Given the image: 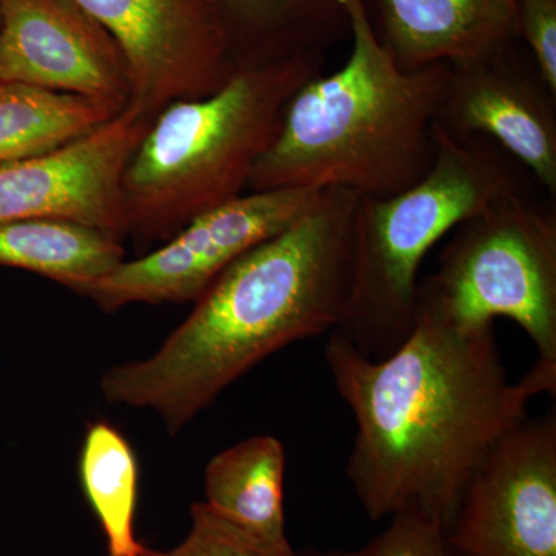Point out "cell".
<instances>
[{"label":"cell","mask_w":556,"mask_h":556,"mask_svg":"<svg viewBox=\"0 0 556 556\" xmlns=\"http://www.w3.org/2000/svg\"><path fill=\"white\" fill-rule=\"evenodd\" d=\"M325 362L356 419L346 477L372 521L413 511L447 530L490 450L533 399L556 394V365L536 358L510 382L493 325L457 327L422 308L387 357L329 332Z\"/></svg>","instance_id":"1"},{"label":"cell","mask_w":556,"mask_h":556,"mask_svg":"<svg viewBox=\"0 0 556 556\" xmlns=\"http://www.w3.org/2000/svg\"><path fill=\"white\" fill-rule=\"evenodd\" d=\"M358 199L325 189L305 215L237 258L152 356L102 375L105 401L150 409L178 434L260 362L334 331L350 299Z\"/></svg>","instance_id":"2"},{"label":"cell","mask_w":556,"mask_h":556,"mask_svg":"<svg viewBox=\"0 0 556 556\" xmlns=\"http://www.w3.org/2000/svg\"><path fill=\"white\" fill-rule=\"evenodd\" d=\"M343 3L350 56L289 101L277 138L252 172L251 192L339 188L382 199L413 188L433 167L450 64L405 72L376 39L362 0Z\"/></svg>","instance_id":"3"},{"label":"cell","mask_w":556,"mask_h":556,"mask_svg":"<svg viewBox=\"0 0 556 556\" xmlns=\"http://www.w3.org/2000/svg\"><path fill=\"white\" fill-rule=\"evenodd\" d=\"M325 56L237 68L204 98L172 102L150 123L127 164V236L169 240L204 212L243 195L300 87L324 73Z\"/></svg>","instance_id":"4"},{"label":"cell","mask_w":556,"mask_h":556,"mask_svg":"<svg viewBox=\"0 0 556 556\" xmlns=\"http://www.w3.org/2000/svg\"><path fill=\"white\" fill-rule=\"evenodd\" d=\"M433 130L437 160L422 181L396 195L358 199L350 299L331 332L375 361L393 353L415 328L417 276L442 237L496 201L544 192L493 139Z\"/></svg>","instance_id":"5"},{"label":"cell","mask_w":556,"mask_h":556,"mask_svg":"<svg viewBox=\"0 0 556 556\" xmlns=\"http://www.w3.org/2000/svg\"><path fill=\"white\" fill-rule=\"evenodd\" d=\"M541 193L482 208L453 229L417 308L463 328L514 320L556 365V206Z\"/></svg>","instance_id":"6"},{"label":"cell","mask_w":556,"mask_h":556,"mask_svg":"<svg viewBox=\"0 0 556 556\" xmlns=\"http://www.w3.org/2000/svg\"><path fill=\"white\" fill-rule=\"evenodd\" d=\"M321 192L273 189L243 193L190 219L155 251L124 260L83 298L102 311L135 303L195 302L237 258L305 215Z\"/></svg>","instance_id":"7"},{"label":"cell","mask_w":556,"mask_h":556,"mask_svg":"<svg viewBox=\"0 0 556 556\" xmlns=\"http://www.w3.org/2000/svg\"><path fill=\"white\" fill-rule=\"evenodd\" d=\"M118 47L129 108L153 119L175 101L222 89L236 65L215 0H73Z\"/></svg>","instance_id":"8"},{"label":"cell","mask_w":556,"mask_h":556,"mask_svg":"<svg viewBox=\"0 0 556 556\" xmlns=\"http://www.w3.org/2000/svg\"><path fill=\"white\" fill-rule=\"evenodd\" d=\"M463 556H556V412L490 450L447 529Z\"/></svg>","instance_id":"9"},{"label":"cell","mask_w":556,"mask_h":556,"mask_svg":"<svg viewBox=\"0 0 556 556\" xmlns=\"http://www.w3.org/2000/svg\"><path fill=\"white\" fill-rule=\"evenodd\" d=\"M152 119L127 108L49 152L0 166V223L50 218L127 236L123 178Z\"/></svg>","instance_id":"10"},{"label":"cell","mask_w":556,"mask_h":556,"mask_svg":"<svg viewBox=\"0 0 556 556\" xmlns=\"http://www.w3.org/2000/svg\"><path fill=\"white\" fill-rule=\"evenodd\" d=\"M434 126L450 137L493 139L556 199V93L521 42L450 64Z\"/></svg>","instance_id":"11"},{"label":"cell","mask_w":556,"mask_h":556,"mask_svg":"<svg viewBox=\"0 0 556 556\" xmlns=\"http://www.w3.org/2000/svg\"><path fill=\"white\" fill-rule=\"evenodd\" d=\"M0 83L130 104L123 54L73 0H0Z\"/></svg>","instance_id":"12"},{"label":"cell","mask_w":556,"mask_h":556,"mask_svg":"<svg viewBox=\"0 0 556 556\" xmlns=\"http://www.w3.org/2000/svg\"><path fill=\"white\" fill-rule=\"evenodd\" d=\"M376 39L405 70L460 64L519 42L517 0H362Z\"/></svg>","instance_id":"13"},{"label":"cell","mask_w":556,"mask_h":556,"mask_svg":"<svg viewBox=\"0 0 556 556\" xmlns=\"http://www.w3.org/2000/svg\"><path fill=\"white\" fill-rule=\"evenodd\" d=\"M237 68L320 54L350 36L343 0H215Z\"/></svg>","instance_id":"14"},{"label":"cell","mask_w":556,"mask_h":556,"mask_svg":"<svg viewBox=\"0 0 556 556\" xmlns=\"http://www.w3.org/2000/svg\"><path fill=\"white\" fill-rule=\"evenodd\" d=\"M280 439L257 434L217 453L204 470V504L229 522L270 543L287 544Z\"/></svg>","instance_id":"15"},{"label":"cell","mask_w":556,"mask_h":556,"mask_svg":"<svg viewBox=\"0 0 556 556\" xmlns=\"http://www.w3.org/2000/svg\"><path fill=\"white\" fill-rule=\"evenodd\" d=\"M124 260L121 239L90 226L50 218L0 223V266L50 278L79 295Z\"/></svg>","instance_id":"16"},{"label":"cell","mask_w":556,"mask_h":556,"mask_svg":"<svg viewBox=\"0 0 556 556\" xmlns=\"http://www.w3.org/2000/svg\"><path fill=\"white\" fill-rule=\"evenodd\" d=\"M84 493L100 521L108 556H153L135 536L139 467L134 448L108 422L91 424L79 457Z\"/></svg>","instance_id":"17"},{"label":"cell","mask_w":556,"mask_h":556,"mask_svg":"<svg viewBox=\"0 0 556 556\" xmlns=\"http://www.w3.org/2000/svg\"><path fill=\"white\" fill-rule=\"evenodd\" d=\"M118 113L75 94L0 83V166L67 144Z\"/></svg>","instance_id":"18"},{"label":"cell","mask_w":556,"mask_h":556,"mask_svg":"<svg viewBox=\"0 0 556 556\" xmlns=\"http://www.w3.org/2000/svg\"><path fill=\"white\" fill-rule=\"evenodd\" d=\"M192 526L186 540L169 552L153 556H303L291 543L277 544L240 529L204 503L190 507Z\"/></svg>","instance_id":"19"},{"label":"cell","mask_w":556,"mask_h":556,"mask_svg":"<svg viewBox=\"0 0 556 556\" xmlns=\"http://www.w3.org/2000/svg\"><path fill=\"white\" fill-rule=\"evenodd\" d=\"M303 556H463L450 543L447 530L422 515L399 514L367 546L353 552L308 551Z\"/></svg>","instance_id":"20"},{"label":"cell","mask_w":556,"mask_h":556,"mask_svg":"<svg viewBox=\"0 0 556 556\" xmlns=\"http://www.w3.org/2000/svg\"><path fill=\"white\" fill-rule=\"evenodd\" d=\"M517 33L556 93V0H517Z\"/></svg>","instance_id":"21"}]
</instances>
